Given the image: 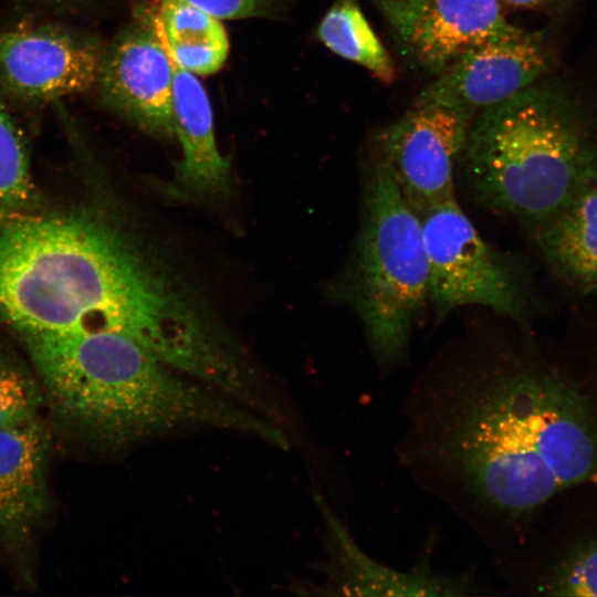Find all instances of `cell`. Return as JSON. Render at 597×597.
I'll return each instance as SVG.
<instances>
[{
  "instance_id": "cell-1",
  "label": "cell",
  "mask_w": 597,
  "mask_h": 597,
  "mask_svg": "<svg viewBox=\"0 0 597 597\" xmlns=\"http://www.w3.org/2000/svg\"><path fill=\"white\" fill-rule=\"evenodd\" d=\"M402 417L398 463L493 549L561 492L597 481V409L535 355L440 365Z\"/></svg>"
},
{
  "instance_id": "cell-2",
  "label": "cell",
  "mask_w": 597,
  "mask_h": 597,
  "mask_svg": "<svg viewBox=\"0 0 597 597\" xmlns=\"http://www.w3.org/2000/svg\"><path fill=\"white\" fill-rule=\"evenodd\" d=\"M93 210L22 216L0 230V316L20 335L111 331L209 381L238 341L199 282L144 220Z\"/></svg>"
},
{
  "instance_id": "cell-3",
  "label": "cell",
  "mask_w": 597,
  "mask_h": 597,
  "mask_svg": "<svg viewBox=\"0 0 597 597\" xmlns=\"http://www.w3.org/2000/svg\"><path fill=\"white\" fill-rule=\"evenodd\" d=\"M55 420L103 449L206 429L218 399L133 338L111 331L21 335Z\"/></svg>"
},
{
  "instance_id": "cell-4",
  "label": "cell",
  "mask_w": 597,
  "mask_h": 597,
  "mask_svg": "<svg viewBox=\"0 0 597 597\" xmlns=\"http://www.w3.org/2000/svg\"><path fill=\"white\" fill-rule=\"evenodd\" d=\"M460 164L479 202L533 229L597 180V139L575 97L540 80L474 115Z\"/></svg>"
},
{
  "instance_id": "cell-5",
  "label": "cell",
  "mask_w": 597,
  "mask_h": 597,
  "mask_svg": "<svg viewBox=\"0 0 597 597\" xmlns=\"http://www.w3.org/2000/svg\"><path fill=\"white\" fill-rule=\"evenodd\" d=\"M329 290L362 322L378 365L396 367L429 305V265L420 217L388 170L369 157L353 251Z\"/></svg>"
},
{
  "instance_id": "cell-6",
  "label": "cell",
  "mask_w": 597,
  "mask_h": 597,
  "mask_svg": "<svg viewBox=\"0 0 597 597\" xmlns=\"http://www.w3.org/2000/svg\"><path fill=\"white\" fill-rule=\"evenodd\" d=\"M419 217L429 265V305L437 317L482 305L526 321L530 289L523 266L482 238L455 198Z\"/></svg>"
},
{
  "instance_id": "cell-7",
  "label": "cell",
  "mask_w": 597,
  "mask_h": 597,
  "mask_svg": "<svg viewBox=\"0 0 597 597\" xmlns=\"http://www.w3.org/2000/svg\"><path fill=\"white\" fill-rule=\"evenodd\" d=\"M474 116L437 106H417L380 128L369 158L383 165L418 214L455 198L454 174Z\"/></svg>"
},
{
  "instance_id": "cell-8",
  "label": "cell",
  "mask_w": 597,
  "mask_h": 597,
  "mask_svg": "<svg viewBox=\"0 0 597 597\" xmlns=\"http://www.w3.org/2000/svg\"><path fill=\"white\" fill-rule=\"evenodd\" d=\"M551 65V49L543 33L519 29L459 56L436 74L413 105L474 116L542 80Z\"/></svg>"
},
{
  "instance_id": "cell-9",
  "label": "cell",
  "mask_w": 597,
  "mask_h": 597,
  "mask_svg": "<svg viewBox=\"0 0 597 597\" xmlns=\"http://www.w3.org/2000/svg\"><path fill=\"white\" fill-rule=\"evenodd\" d=\"M103 52L91 35L64 27L0 32V90L28 102L85 92L97 82Z\"/></svg>"
},
{
  "instance_id": "cell-10",
  "label": "cell",
  "mask_w": 597,
  "mask_h": 597,
  "mask_svg": "<svg viewBox=\"0 0 597 597\" xmlns=\"http://www.w3.org/2000/svg\"><path fill=\"white\" fill-rule=\"evenodd\" d=\"M175 64L145 18L103 52L97 82L104 102L142 130L175 137Z\"/></svg>"
},
{
  "instance_id": "cell-11",
  "label": "cell",
  "mask_w": 597,
  "mask_h": 597,
  "mask_svg": "<svg viewBox=\"0 0 597 597\" xmlns=\"http://www.w3.org/2000/svg\"><path fill=\"white\" fill-rule=\"evenodd\" d=\"M386 18L434 75L469 50L520 29L506 20L500 0H399Z\"/></svg>"
},
{
  "instance_id": "cell-12",
  "label": "cell",
  "mask_w": 597,
  "mask_h": 597,
  "mask_svg": "<svg viewBox=\"0 0 597 597\" xmlns=\"http://www.w3.org/2000/svg\"><path fill=\"white\" fill-rule=\"evenodd\" d=\"M326 527V593L374 597L471 596L486 591L472 573L441 574L427 561L409 570L391 568L375 559L356 542L345 523L316 494Z\"/></svg>"
},
{
  "instance_id": "cell-13",
  "label": "cell",
  "mask_w": 597,
  "mask_h": 597,
  "mask_svg": "<svg viewBox=\"0 0 597 597\" xmlns=\"http://www.w3.org/2000/svg\"><path fill=\"white\" fill-rule=\"evenodd\" d=\"M172 115L181 157L165 193L184 202L227 199L232 192L231 164L218 149L208 94L195 74L176 64Z\"/></svg>"
},
{
  "instance_id": "cell-14",
  "label": "cell",
  "mask_w": 597,
  "mask_h": 597,
  "mask_svg": "<svg viewBox=\"0 0 597 597\" xmlns=\"http://www.w3.org/2000/svg\"><path fill=\"white\" fill-rule=\"evenodd\" d=\"M51 436L40 418L0 431V544L18 548L48 512Z\"/></svg>"
},
{
  "instance_id": "cell-15",
  "label": "cell",
  "mask_w": 597,
  "mask_h": 597,
  "mask_svg": "<svg viewBox=\"0 0 597 597\" xmlns=\"http://www.w3.org/2000/svg\"><path fill=\"white\" fill-rule=\"evenodd\" d=\"M531 230L557 279L582 293L597 294V180L559 214Z\"/></svg>"
},
{
  "instance_id": "cell-16",
  "label": "cell",
  "mask_w": 597,
  "mask_h": 597,
  "mask_svg": "<svg viewBox=\"0 0 597 597\" xmlns=\"http://www.w3.org/2000/svg\"><path fill=\"white\" fill-rule=\"evenodd\" d=\"M146 17L172 62L195 75L218 72L229 53L220 19L185 0H156Z\"/></svg>"
},
{
  "instance_id": "cell-17",
  "label": "cell",
  "mask_w": 597,
  "mask_h": 597,
  "mask_svg": "<svg viewBox=\"0 0 597 597\" xmlns=\"http://www.w3.org/2000/svg\"><path fill=\"white\" fill-rule=\"evenodd\" d=\"M317 35L333 53L366 69L379 82L396 80L395 64L357 0H336L322 18Z\"/></svg>"
},
{
  "instance_id": "cell-18",
  "label": "cell",
  "mask_w": 597,
  "mask_h": 597,
  "mask_svg": "<svg viewBox=\"0 0 597 597\" xmlns=\"http://www.w3.org/2000/svg\"><path fill=\"white\" fill-rule=\"evenodd\" d=\"M527 582L535 594L597 596V534L585 535L546 559Z\"/></svg>"
},
{
  "instance_id": "cell-19",
  "label": "cell",
  "mask_w": 597,
  "mask_h": 597,
  "mask_svg": "<svg viewBox=\"0 0 597 597\" xmlns=\"http://www.w3.org/2000/svg\"><path fill=\"white\" fill-rule=\"evenodd\" d=\"M30 195L25 147L0 92V230L23 216Z\"/></svg>"
},
{
  "instance_id": "cell-20",
  "label": "cell",
  "mask_w": 597,
  "mask_h": 597,
  "mask_svg": "<svg viewBox=\"0 0 597 597\" xmlns=\"http://www.w3.org/2000/svg\"><path fill=\"white\" fill-rule=\"evenodd\" d=\"M44 402L39 381L20 363L0 355V431L38 419Z\"/></svg>"
},
{
  "instance_id": "cell-21",
  "label": "cell",
  "mask_w": 597,
  "mask_h": 597,
  "mask_svg": "<svg viewBox=\"0 0 597 597\" xmlns=\"http://www.w3.org/2000/svg\"><path fill=\"white\" fill-rule=\"evenodd\" d=\"M218 19H243L264 13L274 0H185Z\"/></svg>"
},
{
  "instance_id": "cell-22",
  "label": "cell",
  "mask_w": 597,
  "mask_h": 597,
  "mask_svg": "<svg viewBox=\"0 0 597 597\" xmlns=\"http://www.w3.org/2000/svg\"><path fill=\"white\" fill-rule=\"evenodd\" d=\"M501 3H505L512 8L519 9H540L551 4L558 3L563 0H500Z\"/></svg>"
}]
</instances>
